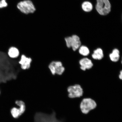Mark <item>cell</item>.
I'll return each mask as SVG.
<instances>
[{
    "label": "cell",
    "mask_w": 122,
    "mask_h": 122,
    "mask_svg": "<svg viewBox=\"0 0 122 122\" xmlns=\"http://www.w3.org/2000/svg\"><path fill=\"white\" fill-rule=\"evenodd\" d=\"M16 7L21 13L25 15L34 13L36 11V6L31 0H23L17 4Z\"/></svg>",
    "instance_id": "1"
},
{
    "label": "cell",
    "mask_w": 122,
    "mask_h": 122,
    "mask_svg": "<svg viewBox=\"0 0 122 122\" xmlns=\"http://www.w3.org/2000/svg\"><path fill=\"white\" fill-rule=\"evenodd\" d=\"M34 122H64L63 120L58 119L56 114L53 111L51 114H48L41 112L36 113L34 117Z\"/></svg>",
    "instance_id": "2"
},
{
    "label": "cell",
    "mask_w": 122,
    "mask_h": 122,
    "mask_svg": "<svg viewBox=\"0 0 122 122\" xmlns=\"http://www.w3.org/2000/svg\"><path fill=\"white\" fill-rule=\"evenodd\" d=\"M48 68L52 74L58 76L62 75L65 71L62 62L60 61H53L48 65Z\"/></svg>",
    "instance_id": "3"
},
{
    "label": "cell",
    "mask_w": 122,
    "mask_h": 122,
    "mask_svg": "<svg viewBox=\"0 0 122 122\" xmlns=\"http://www.w3.org/2000/svg\"><path fill=\"white\" fill-rule=\"evenodd\" d=\"M66 45L68 48H71L74 51L78 50L81 45L80 38L76 35H73L65 38Z\"/></svg>",
    "instance_id": "4"
},
{
    "label": "cell",
    "mask_w": 122,
    "mask_h": 122,
    "mask_svg": "<svg viewBox=\"0 0 122 122\" xmlns=\"http://www.w3.org/2000/svg\"><path fill=\"white\" fill-rule=\"evenodd\" d=\"M111 4L109 0H97L96 8L99 14L106 15L111 11Z\"/></svg>",
    "instance_id": "5"
},
{
    "label": "cell",
    "mask_w": 122,
    "mask_h": 122,
    "mask_svg": "<svg viewBox=\"0 0 122 122\" xmlns=\"http://www.w3.org/2000/svg\"><path fill=\"white\" fill-rule=\"evenodd\" d=\"M97 106L96 102L91 98L83 99L80 104L81 110L85 114H88L90 111L95 109Z\"/></svg>",
    "instance_id": "6"
},
{
    "label": "cell",
    "mask_w": 122,
    "mask_h": 122,
    "mask_svg": "<svg viewBox=\"0 0 122 122\" xmlns=\"http://www.w3.org/2000/svg\"><path fill=\"white\" fill-rule=\"evenodd\" d=\"M68 93V97L70 98L80 97L83 95V91L81 86L79 84H75L69 86L67 88Z\"/></svg>",
    "instance_id": "7"
},
{
    "label": "cell",
    "mask_w": 122,
    "mask_h": 122,
    "mask_svg": "<svg viewBox=\"0 0 122 122\" xmlns=\"http://www.w3.org/2000/svg\"><path fill=\"white\" fill-rule=\"evenodd\" d=\"M15 103L19 106V108L14 107L11 109L10 112L14 118L16 119L19 118L25 112L26 107L25 103L21 100H17Z\"/></svg>",
    "instance_id": "8"
},
{
    "label": "cell",
    "mask_w": 122,
    "mask_h": 122,
    "mask_svg": "<svg viewBox=\"0 0 122 122\" xmlns=\"http://www.w3.org/2000/svg\"><path fill=\"white\" fill-rule=\"evenodd\" d=\"M19 63L20 65L21 69L26 70L30 68L32 60L31 58L27 57L25 55H21L20 56Z\"/></svg>",
    "instance_id": "9"
},
{
    "label": "cell",
    "mask_w": 122,
    "mask_h": 122,
    "mask_svg": "<svg viewBox=\"0 0 122 122\" xmlns=\"http://www.w3.org/2000/svg\"><path fill=\"white\" fill-rule=\"evenodd\" d=\"M80 68L83 71L91 69L93 66V63L91 59L85 57L80 59L79 61Z\"/></svg>",
    "instance_id": "10"
},
{
    "label": "cell",
    "mask_w": 122,
    "mask_h": 122,
    "mask_svg": "<svg viewBox=\"0 0 122 122\" xmlns=\"http://www.w3.org/2000/svg\"><path fill=\"white\" fill-rule=\"evenodd\" d=\"M7 54L10 59H15L19 57L20 53L19 50L16 47L11 46L8 50Z\"/></svg>",
    "instance_id": "11"
},
{
    "label": "cell",
    "mask_w": 122,
    "mask_h": 122,
    "mask_svg": "<svg viewBox=\"0 0 122 122\" xmlns=\"http://www.w3.org/2000/svg\"><path fill=\"white\" fill-rule=\"evenodd\" d=\"M92 57L94 60H100L104 57V54L102 49L99 48L94 50L93 53L92 54Z\"/></svg>",
    "instance_id": "12"
},
{
    "label": "cell",
    "mask_w": 122,
    "mask_h": 122,
    "mask_svg": "<svg viewBox=\"0 0 122 122\" xmlns=\"http://www.w3.org/2000/svg\"><path fill=\"white\" fill-rule=\"evenodd\" d=\"M110 59L112 62H116L119 60L120 58V52L119 50L117 48H114L112 50V52L109 54Z\"/></svg>",
    "instance_id": "13"
},
{
    "label": "cell",
    "mask_w": 122,
    "mask_h": 122,
    "mask_svg": "<svg viewBox=\"0 0 122 122\" xmlns=\"http://www.w3.org/2000/svg\"><path fill=\"white\" fill-rule=\"evenodd\" d=\"M78 50L79 54L84 57L88 56L90 52L89 48L85 45H81Z\"/></svg>",
    "instance_id": "14"
},
{
    "label": "cell",
    "mask_w": 122,
    "mask_h": 122,
    "mask_svg": "<svg viewBox=\"0 0 122 122\" xmlns=\"http://www.w3.org/2000/svg\"><path fill=\"white\" fill-rule=\"evenodd\" d=\"M82 7L84 11L89 12L92 10L93 6L91 2L88 1H85L82 4Z\"/></svg>",
    "instance_id": "15"
},
{
    "label": "cell",
    "mask_w": 122,
    "mask_h": 122,
    "mask_svg": "<svg viewBox=\"0 0 122 122\" xmlns=\"http://www.w3.org/2000/svg\"><path fill=\"white\" fill-rule=\"evenodd\" d=\"M1 2L0 9L5 8L8 7L9 5L7 0H0Z\"/></svg>",
    "instance_id": "16"
},
{
    "label": "cell",
    "mask_w": 122,
    "mask_h": 122,
    "mask_svg": "<svg viewBox=\"0 0 122 122\" xmlns=\"http://www.w3.org/2000/svg\"><path fill=\"white\" fill-rule=\"evenodd\" d=\"M119 78L120 80H122V70H121L120 71V74H119Z\"/></svg>",
    "instance_id": "17"
},
{
    "label": "cell",
    "mask_w": 122,
    "mask_h": 122,
    "mask_svg": "<svg viewBox=\"0 0 122 122\" xmlns=\"http://www.w3.org/2000/svg\"><path fill=\"white\" fill-rule=\"evenodd\" d=\"M1 7V2H0V9Z\"/></svg>",
    "instance_id": "18"
}]
</instances>
